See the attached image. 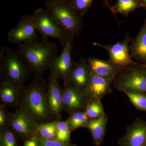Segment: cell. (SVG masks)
<instances>
[{
  "mask_svg": "<svg viewBox=\"0 0 146 146\" xmlns=\"http://www.w3.org/2000/svg\"><path fill=\"white\" fill-rule=\"evenodd\" d=\"M47 83L42 76L35 77L28 85L21 89V106L34 118L38 124L54 121L47 98Z\"/></svg>",
  "mask_w": 146,
  "mask_h": 146,
  "instance_id": "obj_1",
  "label": "cell"
},
{
  "mask_svg": "<svg viewBox=\"0 0 146 146\" xmlns=\"http://www.w3.org/2000/svg\"><path fill=\"white\" fill-rule=\"evenodd\" d=\"M17 50L35 77L42 76L58 53L56 45L48 39L18 45Z\"/></svg>",
  "mask_w": 146,
  "mask_h": 146,
  "instance_id": "obj_2",
  "label": "cell"
},
{
  "mask_svg": "<svg viewBox=\"0 0 146 146\" xmlns=\"http://www.w3.org/2000/svg\"><path fill=\"white\" fill-rule=\"evenodd\" d=\"M0 61V77L2 80L8 82L22 89L31 73L17 50L2 49Z\"/></svg>",
  "mask_w": 146,
  "mask_h": 146,
  "instance_id": "obj_3",
  "label": "cell"
},
{
  "mask_svg": "<svg viewBox=\"0 0 146 146\" xmlns=\"http://www.w3.org/2000/svg\"><path fill=\"white\" fill-rule=\"evenodd\" d=\"M45 6L46 10L68 34L75 36L80 33L83 29V17L69 0H48Z\"/></svg>",
  "mask_w": 146,
  "mask_h": 146,
  "instance_id": "obj_4",
  "label": "cell"
},
{
  "mask_svg": "<svg viewBox=\"0 0 146 146\" xmlns=\"http://www.w3.org/2000/svg\"><path fill=\"white\" fill-rule=\"evenodd\" d=\"M113 86L121 92L146 94V65L137 63L121 68Z\"/></svg>",
  "mask_w": 146,
  "mask_h": 146,
  "instance_id": "obj_5",
  "label": "cell"
},
{
  "mask_svg": "<svg viewBox=\"0 0 146 146\" xmlns=\"http://www.w3.org/2000/svg\"><path fill=\"white\" fill-rule=\"evenodd\" d=\"M32 16L42 39H48L49 37L55 38L63 46L71 36H74L65 31L46 9H38L33 12Z\"/></svg>",
  "mask_w": 146,
  "mask_h": 146,
  "instance_id": "obj_6",
  "label": "cell"
},
{
  "mask_svg": "<svg viewBox=\"0 0 146 146\" xmlns=\"http://www.w3.org/2000/svg\"><path fill=\"white\" fill-rule=\"evenodd\" d=\"M38 124L22 106L10 112L9 127L25 141L33 139L37 134Z\"/></svg>",
  "mask_w": 146,
  "mask_h": 146,
  "instance_id": "obj_7",
  "label": "cell"
},
{
  "mask_svg": "<svg viewBox=\"0 0 146 146\" xmlns=\"http://www.w3.org/2000/svg\"><path fill=\"white\" fill-rule=\"evenodd\" d=\"M74 36H71L63 46L62 52L53 59L50 64V74L58 79L68 81L71 72L77 63L72 59V51Z\"/></svg>",
  "mask_w": 146,
  "mask_h": 146,
  "instance_id": "obj_8",
  "label": "cell"
},
{
  "mask_svg": "<svg viewBox=\"0 0 146 146\" xmlns=\"http://www.w3.org/2000/svg\"><path fill=\"white\" fill-rule=\"evenodd\" d=\"M36 26L32 15L25 14L8 34L7 40L13 44L37 42Z\"/></svg>",
  "mask_w": 146,
  "mask_h": 146,
  "instance_id": "obj_9",
  "label": "cell"
},
{
  "mask_svg": "<svg viewBox=\"0 0 146 146\" xmlns=\"http://www.w3.org/2000/svg\"><path fill=\"white\" fill-rule=\"evenodd\" d=\"M130 41L129 36H126L122 41L113 44L103 45L98 43H94V44L106 50L109 60L119 68H123L137 63L132 60L129 54L128 44Z\"/></svg>",
  "mask_w": 146,
  "mask_h": 146,
  "instance_id": "obj_10",
  "label": "cell"
},
{
  "mask_svg": "<svg viewBox=\"0 0 146 146\" xmlns=\"http://www.w3.org/2000/svg\"><path fill=\"white\" fill-rule=\"evenodd\" d=\"M58 80L50 74L47 83V102L50 113L54 121H60L63 111V87Z\"/></svg>",
  "mask_w": 146,
  "mask_h": 146,
  "instance_id": "obj_11",
  "label": "cell"
},
{
  "mask_svg": "<svg viewBox=\"0 0 146 146\" xmlns=\"http://www.w3.org/2000/svg\"><path fill=\"white\" fill-rule=\"evenodd\" d=\"M63 111L70 115L80 110H85L89 102L84 91H80L68 81L63 82Z\"/></svg>",
  "mask_w": 146,
  "mask_h": 146,
  "instance_id": "obj_12",
  "label": "cell"
},
{
  "mask_svg": "<svg viewBox=\"0 0 146 146\" xmlns=\"http://www.w3.org/2000/svg\"><path fill=\"white\" fill-rule=\"evenodd\" d=\"M146 143V121L136 118L126 129L124 135L118 141L120 146H145Z\"/></svg>",
  "mask_w": 146,
  "mask_h": 146,
  "instance_id": "obj_13",
  "label": "cell"
},
{
  "mask_svg": "<svg viewBox=\"0 0 146 146\" xmlns=\"http://www.w3.org/2000/svg\"><path fill=\"white\" fill-rule=\"evenodd\" d=\"M113 81L97 75L91 70V76L84 91L89 101L102 100L103 98L111 94Z\"/></svg>",
  "mask_w": 146,
  "mask_h": 146,
  "instance_id": "obj_14",
  "label": "cell"
},
{
  "mask_svg": "<svg viewBox=\"0 0 146 146\" xmlns=\"http://www.w3.org/2000/svg\"><path fill=\"white\" fill-rule=\"evenodd\" d=\"M91 73V65L87 59L80 58L73 68L67 81L76 89L84 92Z\"/></svg>",
  "mask_w": 146,
  "mask_h": 146,
  "instance_id": "obj_15",
  "label": "cell"
},
{
  "mask_svg": "<svg viewBox=\"0 0 146 146\" xmlns=\"http://www.w3.org/2000/svg\"><path fill=\"white\" fill-rule=\"evenodd\" d=\"M87 60L94 74L106 79L114 80L121 69L110 60H102L94 57H89Z\"/></svg>",
  "mask_w": 146,
  "mask_h": 146,
  "instance_id": "obj_16",
  "label": "cell"
},
{
  "mask_svg": "<svg viewBox=\"0 0 146 146\" xmlns=\"http://www.w3.org/2000/svg\"><path fill=\"white\" fill-rule=\"evenodd\" d=\"M21 89L10 82L2 80L0 84V104L15 109L20 107Z\"/></svg>",
  "mask_w": 146,
  "mask_h": 146,
  "instance_id": "obj_17",
  "label": "cell"
},
{
  "mask_svg": "<svg viewBox=\"0 0 146 146\" xmlns=\"http://www.w3.org/2000/svg\"><path fill=\"white\" fill-rule=\"evenodd\" d=\"M108 116L105 113L99 118L89 119L87 125L92 136L94 145L100 146L102 143L105 136Z\"/></svg>",
  "mask_w": 146,
  "mask_h": 146,
  "instance_id": "obj_18",
  "label": "cell"
},
{
  "mask_svg": "<svg viewBox=\"0 0 146 146\" xmlns=\"http://www.w3.org/2000/svg\"><path fill=\"white\" fill-rule=\"evenodd\" d=\"M131 57L146 65V21L130 47Z\"/></svg>",
  "mask_w": 146,
  "mask_h": 146,
  "instance_id": "obj_19",
  "label": "cell"
},
{
  "mask_svg": "<svg viewBox=\"0 0 146 146\" xmlns=\"http://www.w3.org/2000/svg\"><path fill=\"white\" fill-rule=\"evenodd\" d=\"M142 7L138 0H117L115 5L111 6L110 10L115 15L117 13L127 16L137 9Z\"/></svg>",
  "mask_w": 146,
  "mask_h": 146,
  "instance_id": "obj_20",
  "label": "cell"
},
{
  "mask_svg": "<svg viewBox=\"0 0 146 146\" xmlns=\"http://www.w3.org/2000/svg\"><path fill=\"white\" fill-rule=\"evenodd\" d=\"M89 119L85 110L73 112L67 119L71 131L80 128H86Z\"/></svg>",
  "mask_w": 146,
  "mask_h": 146,
  "instance_id": "obj_21",
  "label": "cell"
},
{
  "mask_svg": "<svg viewBox=\"0 0 146 146\" xmlns=\"http://www.w3.org/2000/svg\"><path fill=\"white\" fill-rule=\"evenodd\" d=\"M37 134L45 139H56V121H51L39 124L36 129Z\"/></svg>",
  "mask_w": 146,
  "mask_h": 146,
  "instance_id": "obj_22",
  "label": "cell"
},
{
  "mask_svg": "<svg viewBox=\"0 0 146 146\" xmlns=\"http://www.w3.org/2000/svg\"><path fill=\"white\" fill-rule=\"evenodd\" d=\"M85 111L89 119H97L105 113L103 104L101 100H89Z\"/></svg>",
  "mask_w": 146,
  "mask_h": 146,
  "instance_id": "obj_23",
  "label": "cell"
},
{
  "mask_svg": "<svg viewBox=\"0 0 146 146\" xmlns=\"http://www.w3.org/2000/svg\"><path fill=\"white\" fill-rule=\"evenodd\" d=\"M56 139L64 143L70 142L71 131L68 120L56 121Z\"/></svg>",
  "mask_w": 146,
  "mask_h": 146,
  "instance_id": "obj_24",
  "label": "cell"
},
{
  "mask_svg": "<svg viewBox=\"0 0 146 146\" xmlns=\"http://www.w3.org/2000/svg\"><path fill=\"white\" fill-rule=\"evenodd\" d=\"M124 94L136 109L146 112V94L130 92Z\"/></svg>",
  "mask_w": 146,
  "mask_h": 146,
  "instance_id": "obj_25",
  "label": "cell"
},
{
  "mask_svg": "<svg viewBox=\"0 0 146 146\" xmlns=\"http://www.w3.org/2000/svg\"><path fill=\"white\" fill-rule=\"evenodd\" d=\"M0 146H18L16 136L9 127L0 129Z\"/></svg>",
  "mask_w": 146,
  "mask_h": 146,
  "instance_id": "obj_26",
  "label": "cell"
},
{
  "mask_svg": "<svg viewBox=\"0 0 146 146\" xmlns=\"http://www.w3.org/2000/svg\"><path fill=\"white\" fill-rule=\"evenodd\" d=\"M69 1L76 10L83 17L91 7L94 0H69Z\"/></svg>",
  "mask_w": 146,
  "mask_h": 146,
  "instance_id": "obj_27",
  "label": "cell"
},
{
  "mask_svg": "<svg viewBox=\"0 0 146 146\" xmlns=\"http://www.w3.org/2000/svg\"><path fill=\"white\" fill-rule=\"evenodd\" d=\"M39 146H76L75 144L70 143H64L56 139L49 140L42 138L38 134L35 137Z\"/></svg>",
  "mask_w": 146,
  "mask_h": 146,
  "instance_id": "obj_28",
  "label": "cell"
},
{
  "mask_svg": "<svg viewBox=\"0 0 146 146\" xmlns=\"http://www.w3.org/2000/svg\"><path fill=\"white\" fill-rule=\"evenodd\" d=\"M10 113L6 106L0 104V129L9 127Z\"/></svg>",
  "mask_w": 146,
  "mask_h": 146,
  "instance_id": "obj_29",
  "label": "cell"
},
{
  "mask_svg": "<svg viewBox=\"0 0 146 146\" xmlns=\"http://www.w3.org/2000/svg\"><path fill=\"white\" fill-rule=\"evenodd\" d=\"M24 146H39L35 139H32L25 141Z\"/></svg>",
  "mask_w": 146,
  "mask_h": 146,
  "instance_id": "obj_30",
  "label": "cell"
},
{
  "mask_svg": "<svg viewBox=\"0 0 146 146\" xmlns=\"http://www.w3.org/2000/svg\"><path fill=\"white\" fill-rule=\"evenodd\" d=\"M140 3L142 7H143L146 9V0H138Z\"/></svg>",
  "mask_w": 146,
  "mask_h": 146,
  "instance_id": "obj_31",
  "label": "cell"
},
{
  "mask_svg": "<svg viewBox=\"0 0 146 146\" xmlns=\"http://www.w3.org/2000/svg\"><path fill=\"white\" fill-rule=\"evenodd\" d=\"M104 5L106 7H108L110 9L111 6L110 5L109 0H103Z\"/></svg>",
  "mask_w": 146,
  "mask_h": 146,
  "instance_id": "obj_32",
  "label": "cell"
},
{
  "mask_svg": "<svg viewBox=\"0 0 146 146\" xmlns=\"http://www.w3.org/2000/svg\"><path fill=\"white\" fill-rule=\"evenodd\" d=\"M145 146H146V143L145 144Z\"/></svg>",
  "mask_w": 146,
  "mask_h": 146,
  "instance_id": "obj_33",
  "label": "cell"
},
{
  "mask_svg": "<svg viewBox=\"0 0 146 146\" xmlns=\"http://www.w3.org/2000/svg\"></svg>",
  "mask_w": 146,
  "mask_h": 146,
  "instance_id": "obj_34",
  "label": "cell"
}]
</instances>
